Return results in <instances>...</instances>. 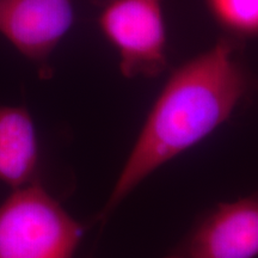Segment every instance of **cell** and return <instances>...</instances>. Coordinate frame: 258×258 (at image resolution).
Listing matches in <instances>:
<instances>
[{"mask_svg":"<svg viewBox=\"0 0 258 258\" xmlns=\"http://www.w3.org/2000/svg\"><path fill=\"white\" fill-rule=\"evenodd\" d=\"M234 47L228 40L219 41L171 74L97 221L104 224L151 173L230 118L250 88Z\"/></svg>","mask_w":258,"mask_h":258,"instance_id":"obj_1","label":"cell"},{"mask_svg":"<svg viewBox=\"0 0 258 258\" xmlns=\"http://www.w3.org/2000/svg\"><path fill=\"white\" fill-rule=\"evenodd\" d=\"M84 228L38 183L0 205V258H72Z\"/></svg>","mask_w":258,"mask_h":258,"instance_id":"obj_2","label":"cell"},{"mask_svg":"<svg viewBox=\"0 0 258 258\" xmlns=\"http://www.w3.org/2000/svg\"><path fill=\"white\" fill-rule=\"evenodd\" d=\"M164 0H108L98 17L127 78L156 77L166 67Z\"/></svg>","mask_w":258,"mask_h":258,"instance_id":"obj_3","label":"cell"},{"mask_svg":"<svg viewBox=\"0 0 258 258\" xmlns=\"http://www.w3.org/2000/svg\"><path fill=\"white\" fill-rule=\"evenodd\" d=\"M257 256L258 190L246 198L215 206L164 258Z\"/></svg>","mask_w":258,"mask_h":258,"instance_id":"obj_4","label":"cell"},{"mask_svg":"<svg viewBox=\"0 0 258 258\" xmlns=\"http://www.w3.org/2000/svg\"><path fill=\"white\" fill-rule=\"evenodd\" d=\"M74 21V0H0V35L35 62L50 56Z\"/></svg>","mask_w":258,"mask_h":258,"instance_id":"obj_5","label":"cell"},{"mask_svg":"<svg viewBox=\"0 0 258 258\" xmlns=\"http://www.w3.org/2000/svg\"><path fill=\"white\" fill-rule=\"evenodd\" d=\"M38 165V140L24 106H0V180L14 190L31 184Z\"/></svg>","mask_w":258,"mask_h":258,"instance_id":"obj_6","label":"cell"},{"mask_svg":"<svg viewBox=\"0 0 258 258\" xmlns=\"http://www.w3.org/2000/svg\"><path fill=\"white\" fill-rule=\"evenodd\" d=\"M212 12L231 31L258 34V0H208Z\"/></svg>","mask_w":258,"mask_h":258,"instance_id":"obj_7","label":"cell"}]
</instances>
